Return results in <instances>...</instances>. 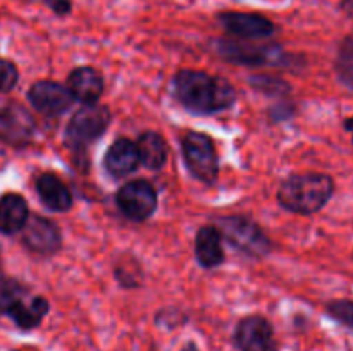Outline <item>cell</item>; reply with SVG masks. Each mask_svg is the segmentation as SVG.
I'll use <instances>...</instances> for the list:
<instances>
[{"label":"cell","mask_w":353,"mask_h":351,"mask_svg":"<svg viewBox=\"0 0 353 351\" xmlns=\"http://www.w3.org/2000/svg\"><path fill=\"white\" fill-rule=\"evenodd\" d=\"M176 98L193 114L223 112L236 102V92L226 78L210 76L209 72L181 69L174 76Z\"/></svg>","instance_id":"6da1fadb"},{"label":"cell","mask_w":353,"mask_h":351,"mask_svg":"<svg viewBox=\"0 0 353 351\" xmlns=\"http://www.w3.org/2000/svg\"><path fill=\"white\" fill-rule=\"evenodd\" d=\"M334 193V181L323 172L293 174L278 189V203L285 210L310 215L326 206Z\"/></svg>","instance_id":"7a4b0ae2"},{"label":"cell","mask_w":353,"mask_h":351,"mask_svg":"<svg viewBox=\"0 0 353 351\" xmlns=\"http://www.w3.org/2000/svg\"><path fill=\"white\" fill-rule=\"evenodd\" d=\"M217 229L223 240L250 258H262L272 251V241L257 222L243 215H228L219 219Z\"/></svg>","instance_id":"3957f363"},{"label":"cell","mask_w":353,"mask_h":351,"mask_svg":"<svg viewBox=\"0 0 353 351\" xmlns=\"http://www.w3.org/2000/svg\"><path fill=\"white\" fill-rule=\"evenodd\" d=\"M110 124V110L105 105L88 103L76 110L65 127V145L71 150H86L99 140Z\"/></svg>","instance_id":"277c9868"},{"label":"cell","mask_w":353,"mask_h":351,"mask_svg":"<svg viewBox=\"0 0 353 351\" xmlns=\"http://www.w3.org/2000/svg\"><path fill=\"white\" fill-rule=\"evenodd\" d=\"M181 150L190 174L205 184H212L219 172V158L212 138L205 133L190 131L183 136Z\"/></svg>","instance_id":"5b68a950"},{"label":"cell","mask_w":353,"mask_h":351,"mask_svg":"<svg viewBox=\"0 0 353 351\" xmlns=\"http://www.w3.org/2000/svg\"><path fill=\"white\" fill-rule=\"evenodd\" d=\"M216 52L221 58L238 65H279L286 58L281 48L274 43H255V40H217Z\"/></svg>","instance_id":"8992f818"},{"label":"cell","mask_w":353,"mask_h":351,"mask_svg":"<svg viewBox=\"0 0 353 351\" xmlns=\"http://www.w3.org/2000/svg\"><path fill=\"white\" fill-rule=\"evenodd\" d=\"M116 203L121 212L134 222H143L154 215L157 209V193L145 179H134L119 188Z\"/></svg>","instance_id":"52a82bcc"},{"label":"cell","mask_w":353,"mask_h":351,"mask_svg":"<svg viewBox=\"0 0 353 351\" xmlns=\"http://www.w3.org/2000/svg\"><path fill=\"white\" fill-rule=\"evenodd\" d=\"M37 120L21 103L10 102L0 107V141L14 148H24L33 141Z\"/></svg>","instance_id":"ba28073f"},{"label":"cell","mask_w":353,"mask_h":351,"mask_svg":"<svg viewBox=\"0 0 353 351\" xmlns=\"http://www.w3.org/2000/svg\"><path fill=\"white\" fill-rule=\"evenodd\" d=\"M28 100L34 107V110L43 116L57 117L68 112V109L74 102V96L68 86L43 79L31 85V88L28 89Z\"/></svg>","instance_id":"9c48e42d"},{"label":"cell","mask_w":353,"mask_h":351,"mask_svg":"<svg viewBox=\"0 0 353 351\" xmlns=\"http://www.w3.org/2000/svg\"><path fill=\"white\" fill-rule=\"evenodd\" d=\"M21 233H23L24 246L41 257H50L62 246L61 229L47 217L31 215Z\"/></svg>","instance_id":"30bf717a"},{"label":"cell","mask_w":353,"mask_h":351,"mask_svg":"<svg viewBox=\"0 0 353 351\" xmlns=\"http://www.w3.org/2000/svg\"><path fill=\"white\" fill-rule=\"evenodd\" d=\"M234 344L240 351H278L271 322L261 315L245 317L238 323Z\"/></svg>","instance_id":"8fae6325"},{"label":"cell","mask_w":353,"mask_h":351,"mask_svg":"<svg viewBox=\"0 0 353 351\" xmlns=\"http://www.w3.org/2000/svg\"><path fill=\"white\" fill-rule=\"evenodd\" d=\"M221 26L233 36L241 40H261V38L271 36L276 31L274 23L262 14L255 12H221L217 16Z\"/></svg>","instance_id":"7c38bea8"},{"label":"cell","mask_w":353,"mask_h":351,"mask_svg":"<svg viewBox=\"0 0 353 351\" xmlns=\"http://www.w3.org/2000/svg\"><path fill=\"white\" fill-rule=\"evenodd\" d=\"M140 151L134 141L128 138H119L109 147L103 155V167L112 178L130 176L140 167Z\"/></svg>","instance_id":"4fadbf2b"},{"label":"cell","mask_w":353,"mask_h":351,"mask_svg":"<svg viewBox=\"0 0 353 351\" xmlns=\"http://www.w3.org/2000/svg\"><path fill=\"white\" fill-rule=\"evenodd\" d=\"M68 88L71 89L72 96L78 102L85 103V105L97 103L103 93V78L95 67L81 65L69 72Z\"/></svg>","instance_id":"5bb4252c"},{"label":"cell","mask_w":353,"mask_h":351,"mask_svg":"<svg viewBox=\"0 0 353 351\" xmlns=\"http://www.w3.org/2000/svg\"><path fill=\"white\" fill-rule=\"evenodd\" d=\"M37 193L41 203L52 212H68L72 206L71 189L52 172H45L37 179Z\"/></svg>","instance_id":"9a60e30c"},{"label":"cell","mask_w":353,"mask_h":351,"mask_svg":"<svg viewBox=\"0 0 353 351\" xmlns=\"http://www.w3.org/2000/svg\"><path fill=\"white\" fill-rule=\"evenodd\" d=\"M195 257L203 268H214L223 264V234L217 226L200 227L195 236Z\"/></svg>","instance_id":"2e32d148"},{"label":"cell","mask_w":353,"mask_h":351,"mask_svg":"<svg viewBox=\"0 0 353 351\" xmlns=\"http://www.w3.org/2000/svg\"><path fill=\"white\" fill-rule=\"evenodd\" d=\"M30 219L26 200L17 193H6L0 198V233L16 234L21 233Z\"/></svg>","instance_id":"e0dca14e"},{"label":"cell","mask_w":353,"mask_h":351,"mask_svg":"<svg viewBox=\"0 0 353 351\" xmlns=\"http://www.w3.org/2000/svg\"><path fill=\"white\" fill-rule=\"evenodd\" d=\"M141 164L152 171H159L165 165L169 157V148L164 138L155 131H145L137 140Z\"/></svg>","instance_id":"ac0fdd59"},{"label":"cell","mask_w":353,"mask_h":351,"mask_svg":"<svg viewBox=\"0 0 353 351\" xmlns=\"http://www.w3.org/2000/svg\"><path fill=\"white\" fill-rule=\"evenodd\" d=\"M48 305L47 299L43 296H34L30 303H17L12 310H10L9 317L14 320L19 329L23 330H31L34 327H38L43 320V317L48 313Z\"/></svg>","instance_id":"d6986e66"},{"label":"cell","mask_w":353,"mask_h":351,"mask_svg":"<svg viewBox=\"0 0 353 351\" xmlns=\"http://www.w3.org/2000/svg\"><path fill=\"white\" fill-rule=\"evenodd\" d=\"M334 67L340 81L353 92V34H348L340 43Z\"/></svg>","instance_id":"ffe728a7"},{"label":"cell","mask_w":353,"mask_h":351,"mask_svg":"<svg viewBox=\"0 0 353 351\" xmlns=\"http://www.w3.org/2000/svg\"><path fill=\"white\" fill-rule=\"evenodd\" d=\"M26 288L19 281L10 277H0V315H9L10 310L23 301Z\"/></svg>","instance_id":"44dd1931"},{"label":"cell","mask_w":353,"mask_h":351,"mask_svg":"<svg viewBox=\"0 0 353 351\" xmlns=\"http://www.w3.org/2000/svg\"><path fill=\"white\" fill-rule=\"evenodd\" d=\"M114 274H116V279L123 288H138L141 284V277H143L137 260H121Z\"/></svg>","instance_id":"7402d4cb"},{"label":"cell","mask_w":353,"mask_h":351,"mask_svg":"<svg viewBox=\"0 0 353 351\" xmlns=\"http://www.w3.org/2000/svg\"><path fill=\"white\" fill-rule=\"evenodd\" d=\"M327 315L336 322L353 329V301L352 299H334L327 305Z\"/></svg>","instance_id":"603a6c76"},{"label":"cell","mask_w":353,"mask_h":351,"mask_svg":"<svg viewBox=\"0 0 353 351\" xmlns=\"http://www.w3.org/2000/svg\"><path fill=\"white\" fill-rule=\"evenodd\" d=\"M250 83L255 89L268 95H285L290 92L288 83L278 78H269V76H254Z\"/></svg>","instance_id":"cb8c5ba5"},{"label":"cell","mask_w":353,"mask_h":351,"mask_svg":"<svg viewBox=\"0 0 353 351\" xmlns=\"http://www.w3.org/2000/svg\"><path fill=\"white\" fill-rule=\"evenodd\" d=\"M17 79H19V71L16 65L0 57V93H7L16 88Z\"/></svg>","instance_id":"d4e9b609"},{"label":"cell","mask_w":353,"mask_h":351,"mask_svg":"<svg viewBox=\"0 0 353 351\" xmlns=\"http://www.w3.org/2000/svg\"><path fill=\"white\" fill-rule=\"evenodd\" d=\"M43 3L57 16H68L72 9V0H43Z\"/></svg>","instance_id":"484cf974"},{"label":"cell","mask_w":353,"mask_h":351,"mask_svg":"<svg viewBox=\"0 0 353 351\" xmlns=\"http://www.w3.org/2000/svg\"><path fill=\"white\" fill-rule=\"evenodd\" d=\"M345 129L350 131V133H353V116L348 117V119L345 120Z\"/></svg>","instance_id":"4316f807"},{"label":"cell","mask_w":353,"mask_h":351,"mask_svg":"<svg viewBox=\"0 0 353 351\" xmlns=\"http://www.w3.org/2000/svg\"><path fill=\"white\" fill-rule=\"evenodd\" d=\"M181 351H199V348H196V344H193V343H188V344H186L185 348H183Z\"/></svg>","instance_id":"83f0119b"},{"label":"cell","mask_w":353,"mask_h":351,"mask_svg":"<svg viewBox=\"0 0 353 351\" xmlns=\"http://www.w3.org/2000/svg\"><path fill=\"white\" fill-rule=\"evenodd\" d=\"M352 141H353V138H352Z\"/></svg>","instance_id":"f1b7e54d"}]
</instances>
